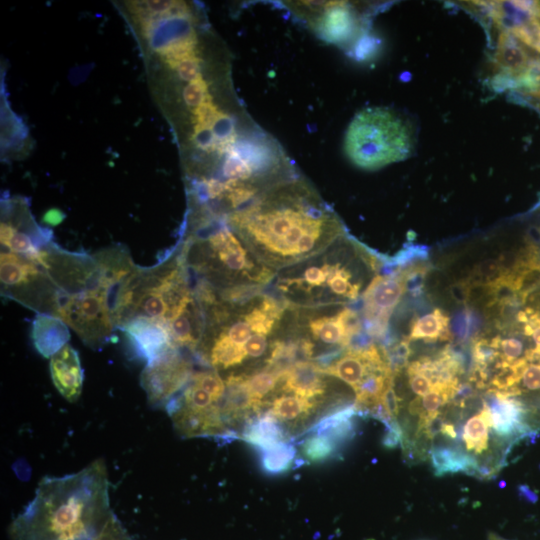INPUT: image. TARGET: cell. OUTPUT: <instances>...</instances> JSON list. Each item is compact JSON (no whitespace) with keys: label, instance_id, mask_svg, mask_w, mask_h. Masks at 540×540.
Segmentation results:
<instances>
[{"label":"cell","instance_id":"obj_29","mask_svg":"<svg viewBox=\"0 0 540 540\" xmlns=\"http://www.w3.org/2000/svg\"><path fill=\"white\" fill-rule=\"evenodd\" d=\"M208 95V86L202 77L189 82L183 90L184 101L192 111L196 109Z\"/></svg>","mask_w":540,"mask_h":540},{"label":"cell","instance_id":"obj_12","mask_svg":"<svg viewBox=\"0 0 540 540\" xmlns=\"http://www.w3.org/2000/svg\"><path fill=\"white\" fill-rule=\"evenodd\" d=\"M188 353L171 347L147 362L141 372L140 384L152 407L166 408L189 382L194 371L192 357Z\"/></svg>","mask_w":540,"mask_h":540},{"label":"cell","instance_id":"obj_4","mask_svg":"<svg viewBox=\"0 0 540 540\" xmlns=\"http://www.w3.org/2000/svg\"><path fill=\"white\" fill-rule=\"evenodd\" d=\"M375 266L369 253L342 236L320 253L277 271L271 294L290 310L345 307L359 298Z\"/></svg>","mask_w":540,"mask_h":540},{"label":"cell","instance_id":"obj_35","mask_svg":"<svg viewBox=\"0 0 540 540\" xmlns=\"http://www.w3.org/2000/svg\"><path fill=\"white\" fill-rule=\"evenodd\" d=\"M488 540H507V539H504L500 536H498L497 534H494V533H489L488 535Z\"/></svg>","mask_w":540,"mask_h":540},{"label":"cell","instance_id":"obj_14","mask_svg":"<svg viewBox=\"0 0 540 540\" xmlns=\"http://www.w3.org/2000/svg\"><path fill=\"white\" fill-rule=\"evenodd\" d=\"M25 208L20 206V214L15 217L2 215L1 246L4 250L22 255L38 263L40 253L52 243V232L38 227Z\"/></svg>","mask_w":540,"mask_h":540},{"label":"cell","instance_id":"obj_19","mask_svg":"<svg viewBox=\"0 0 540 540\" xmlns=\"http://www.w3.org/2000/svg\"><path fill=\"white\" fill-rule=\"evenodd\" d=\"M32 340L36 350L44 357H52L70 338L66 323L50 314H37L32 324Z\"/></svg>","mask_w":540,"mask_h":540},{"label":"cell","instance_id":"obj_2","mask_svg":"<svg viewBox=\"0 0 540 540\" xmlns=\"http://www.w3.org/2000/svg\"><path fill=\"white\" fill-rule=\"evenodd\" d=\"M113 515L107 466L98 458L78 472L44 477L7 533L11 540H91Z\"/></svg>","mask_w":540,"mask_h":540},{"label":"cell","instance_id":"obj_8","mask_svg":"<svg viewBox=\"0 0 540 540\" xmlns=\"http://www.w3.org/2000/svg\"><path fill=\"white\" fill-rule=\"evenodd\" d=\"M226 383L211 368L194 372L184 389L166 406L174 429L185 438H236L222 412Z\"/></svg>","mask_w":540,"mask_h":540},{"label":"cell","instance_id":"obj_25","mask_svg":"<svg viewBox=\"0 0 540 540\" xmlns=\"http://www.w3.org/2000/svg\"><path fill=\"white\" fill-rule=\"evenodd\" d=\"M339 447L327 436L311 433L301 445V454L310 463H324L332 459Z\"/></svg>","mask_w":540,"mask_h":540},{"label":"cell","instance_id":"obj_5","mask_svg":"<svg viewBox=\"0 0 540 540\" xmlns=\"http://www.w3.org/2000/svg\"><path fill=\"white\" fill-rule=\"evenodd\" d=\"M177 245L192 282L207 285L216 294L264 289L276 274L228 224L201 220Z\"/></svg>","mask_w":540,"mask_h":540},{"label":"cell","instance_id":"obj_11","mask_svg":"<svg viewBox=\"0 0 540 540\" xmlns=\"http://www.w3.org/2000/svg\"><path fill=\"white\" fill-rule=\"evenodd\" d=\"M292 311L295 335L312 346L314 358L317 348L322 349L321 355L313 361L338 356L361 331L358 314L347 307Z\"/></svg>","mask_w":540,"mask_h":540},{"label":"cell","instance_id":"obj_10","mask_svg":"<svg viewBox=\"0 0 540 540\" xmlns=\"http://www.w3.org/2000/svg\"><path fill=\"white\" fill-rule=\"evenodd\" d=\"M1 293L43 314H56L59 290L39 263L1 250Z\"/></svg>","mask_w":540,"mask_h":540},{"label":"cell","instance_id":"obj_3","mask_svg":"<svg viewBox=\"0 0 540 540\" xmlns=\"http://www.w3.org/2000/svg\"><path fill=\"white\" fill-rule=\"evenodd\" d=\"M200 304L205 328L194 358L218 372L264 356L267 360L288 324L289 309L265 290L232 301L219 300L213 294Z\"/></svg>","mask_w":540,"mask_h":540},{"label":"cell","instance_id":"obj_6","mask_svg":"<svg viewBox=\"0 0 540 540\" xmlns=\"http://www.w3.org/2000/svg\"><path fill=\"white\" fill-rule=\"evenodd\" d=\"M194 296L191 275L176 244L150 267L133 270L116 288L112 301L115 327L134 319L168 325Z\"/></svg>","mask_w":540,"mask_h":540},{"label":"cell","instance_id":"obj_24","mask_svg":"<svg viewBox=\"0 0 540 540\" xmlns=\"http://www.w3.org/2000/svg\"><path fill=\"white\" fill-rule=\"evenodd\" d=\"M448 319L440 310L417 318L411 327L410 339L434 341L447 335Z\"/></svg>","mask_w":540,"mask_h":540},{"label":"cell","instance_id":"obj_27","mask_svg":"<svg viewBox=\"0 0 540 540\" xmlns=\"http://www.w3.org/2000/svg\"><path fill=\"white\" fill-rule=\"evenodd\" d=\"M194 114V134L195 137L203 133L214 135L216 125L226 116L213 103L210 94L193 111Z\"/></svg>","mask_w":540,"mask_h":540},{"label":"cell","instance_id":"obj_18","mask_svg":"<svg viewBox=\"0 0 540 540\" xmlns=\"http://www.w3.org/2000/svg\"><path fill=\"white\" fill-rule=\"evenodd\" d=\"M240 438L258 452L287 441L285 430L272 413L270 406L248 419Z\"/></svg>","mask_w":540,"mask_h":540},{"label":"cell","instance_id":"obj_28","mask_svg":"<svg viewBox=\"0 0 540 540\" xmlns=\"http://www.w3.org/2000/svg\"><path fill=\"white\" fill-rule=\"evenodd\" d=\"M229 155L226 157L223 167L222 174L227 180H236L248 184V180L254 174V168L244 160L232 147L228 151ZM222 181V182H224Z\"/></svg>","mask_w":540,"mask_h":540},{"label":"cell","instance_id":"obj_34","mask_svg":"<svg viewBox=\"0 0 540 540\" xmlns=\"http://www.w3.org/2000/svg\"><path fill=\"white\" fill-rule=\"evenodd\" d=\"M65 218V214L59 209L53 208L48 210L43 216V221L50 225H58Z\"/></svg>","mask_w":540,"mask_h":540},{"label":"cell","instance_id":"obj_20","mask_svg":"<svg viewBox=\"0 0 540 540\" xmlns=\"http://www.w3.org/2000/svg\"><path fill=\"white\" fill-rule=\"evenodd\" d=\"M432 467L437 476L466 472L474 475L478 461L456 447H432L429 451Z\"/></svg>","mask_w":540,"mask_h":540},{"label":"cell","instance_id":"obj_1","mask_svg":"<svg viewBox=\"0 0 540 540\" xmlns=\"http://www.w3.org/2000/svg\"><path fill=\"white\" fill-rule=\"evenodd\" d=\"M227 224L275 272L320 253L344 236L342 225L326 208L299 192L256 199L231 212Z\"/></svg>","mask_w":540,"mask_h":540},{"label":"cell","instance_id":"obj_30","mask_svg":"<svg viewBox=\"0 0 540 540\" xmlns=\"http://www.w3.org/2000/svg\"><path fill=\"white\" fill-rule=\"evenodd\" d=\"M91 540H134L114 514L103 530Z\"/></svg>","mask_w":540,"mask_h":540},{"label":"cell","instance_id":"obj_21","mask_svg":"<svg viewBox=\"0 0 540 540\" xmlns=\"http://www.w3.org/2000/svg\"><path fill=\"white\" fill-rule=\"evenodd\" d=\"M270 401V409L274 416L281 422H293L307 417L318 406L320 400H311L300 395L278 391Z\"/></svg>","mask_w":540,"mask_h":540},{"label":"cell","instance_id":"obj_16","mask_svg":"<svg viewBox=\"0 0 540 540\" xmlns=\"http://www.w3.org/2000/svg\"><path fill=\"white\" fill-rule=\"evenodd\" d=\"M50 373L54 386L69 402H75L83 387V369L78 352L66 344L50 359Z\"/></svg>","mask_w":540,"mask_h":540},{"label":"cell","instance_id":"obj_22","mask_svg":"<svg viewBox=\"0 0 540 540\" xmlns=\"http://www.w3.org/2000/svg\"><path fill=\"white\" fill-rule=\"evenodd\" d=\"M352 17L347 8L335 2L328 8L319 22V34L328 42H340L350 33Z\"/></svg>","mask_w":540,"mask_h":540},{"label":"cell","instance_id":"obj_15","mask_svg":"<svg viewBox=\"0 0 540 540\" xmlns=\"http://www.w3.org/2000/svg\"><path fill=\"white\" fill-rule=\"evenodd\" d=\"M120 330L125 332L137 354L147 362L175 347L167 325L158 321L134 319Z\"/></svg>","mask_w":540,"mask_h":540},{"label":"cell","instance_id":"obj_31","mask_svg":"<svg viewBox=\"0 0 540 540\" xmlns=\"http://www.w3.org/2000/svg\"><path fill=\"white\" fill-rule=\"evenodd\" d=\"M409 386L415 394L422 397L429 393L434 385L432 381L422 372L414 368L411 364L407 367Z\"/></svg>","mask_w":540,"mask_h":540},{"label":"cell","instance_id":"obj_7","mask_svg":"<svg viewBox=\"0 0 540 540\" xmlns=\"http://www.w3.org/2000/svg\"><path fill=\"white\" fill-rule=\"evenodd\" d=\"M344 149L357 167L377 170L405 159L411 150V137L405 123L392 111L370 107L350 122Z\"/></svg>","mask_w":540,"mask_h":540},{"label":"cell","instance_id":"obj_23","mask_svg":"<svg viewBox=\"0 0 540 540\" xmlns=\"http://www.w3.org/2000/svg\"><path fill=\"white\" fill-rule=\"evenodd\" d=\"M260 453V465L263 472L269 475H280L293 467L296 449L288 441L280 442Z\"/></svg>","mask_w":540,"mask_h":540},{"label":"cell","instance_id":"obj_32","mask_svg":"<svg viewBox=\"0 0 540 540\" xmlns=\"http://www.w3.org/2000/svg\"><path fill=\"white\" fill-rule=\"evenodd\" d=\"M200 62L201 59L198 55L192 56L179 62L174 70L177 71L182 80L191 82L202 77L200 72Z\"/></svg>","mask_w":540,"mask_h":540},{"label":"cell","instance_id":"obj_33","mask_svg":"<svg viewBox=\"0 0 540 540\" xmlns=\"http://www.w3.org/2000/svg\"><path fill=\"white\" fill-rule=\"evenodd\" d=\"M384 406L386 407L387 411L396 418L399 415L400 405H399V399L396 395L393 382L385 389L382 398H381Z\"/></svg>","mask_w":540,"mask_h":540},{"label":"cell","instance_id":"obj_13","mask_svg":"<svg viewBox=\"0 0 540 540\" xmlns=\"http://www.w3.org/2000/svg\"><path fill=\"white\" fill-rule=\"evenodd\" d=\"M406 282L397 274L375 276L363 293L364 316L371 336L381 337L388 319L404 294Z\"/></svg>","mask_w":540,"mask_h":540},{"label":"cell","instance_id":"obj_17","mask_svg":"<svg viewBox=\"0 0 540 540\" xmlns=\"http://www.w3.org/2000/svg\"><path fill=\"white\" fill-rule=\"evenodd\" d=\"M325 376L316 362L299 361L281 374L277 390L320 400L326 392Z\"/></svg>","mask_w":540,"mask_h":540},{"label":"cell","instance_id":"obj_26","mask_svg":"<svg viewBox=\"0 0 540 540\" xmlns=\"http://www.w3.org/2000/svg\"><path fill=\"white\" fill-rule=\"evenodd\" d=\"M462 438L466 449L475 454L482 453L488 447V424L480 413L469 418L464 427Z\"/></svg>","mask_w":540,"mask_h":540},{"label":"cell","instance_id":"obj_9","mask_svg":"<svg viewBox=\"0 0 540 540\" xmlns=\"http://www.w3.org/2000/svg\"><path fill=\"white\" fill-rule=\"evenodd\" d=\"M113 290L105 286L59 295L55 316L77 333L84 344L99 350L110 340L115 327Z\"/></svg>","mask_w":540,"mask_h":540}]
</instances>
